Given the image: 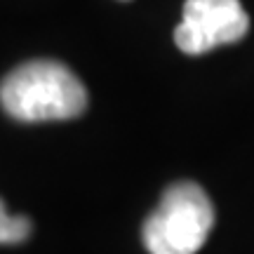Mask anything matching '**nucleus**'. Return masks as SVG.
Segmentation results:
<instances>
[{
    "label": "nucleus",
    "instance_id": "nucleus-4",
    "mask_svg": "<svg viewBox=\"0 0 254 254\" xmlns=\"http://www.w3.org/2000/svg\"><path fill=\"white\" fill-rule=\"evenodd\" d=\"M31 231H33L31 219L21 214H9L0 198V245H19L28 240Z\"/></svg>",
    "mask_w": 254,
    "mask_h": 254
},
{
    "label": "nucleus",
    "instance_id": "nucleus-3",
    "mask_svg": "<svg viewBox=\"0 0 254 254\" xmlns=\"http://www.w3.org/2000/svg\"><path fill=\"white\" fill-rule=\"evenodd\" d=\"M247 31L250 17L240 0H186L174 43L186 55H205L243 40Z\"/></svg>",
    "mask_w": 254,
    "mask_h": 254
},
{
    "label": "nucleus",
    "instance_id": "nucleus-2",
    "mask_svg": "<svg viewBox=\"0 0 254 254\" xmlns=\"http://www.w3.org/2000/svg\"><path fill=\"white\" fill-rule=\"evenodd\" d=\"M212 226L214 207L205 189L195 182H177L146 217L141 238L151 254H195Z\"/></svg>",
    "mask_w": 254,
    "mask_h": 254
},
{
    "label": "nucleus",
    "instance_id": "nucleus-1",
    "mask_svg": "<svg viewBox=\"0 0 254 254\" xmlns=\"http://www.w3.org/2000/svg\"><path fill=\"white\" fill-rule=\"evenodd\" d=\"M0 106L19 123L73 120L87 109V90L66 64L33 59L0 80Z\"/></svg>",
    "mask_w": 254,
    "mask_h": 254
}]
</instances>
